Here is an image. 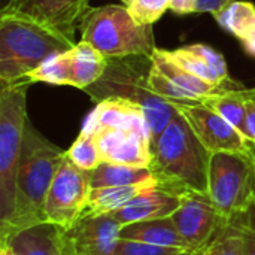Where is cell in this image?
<instances>
[{
    "mask_svg": "<svg viewBox=\"0 0 255 255\" xmlns=\"http://www.w3.org/2000/svg\"><path fill=\"white\" fill-rule=\"evenodd\" d=\"M64 157L66 151L49 142L27 121L16 170L15 212L7 230L0 233V244L22 229L45 223L46 196Z\"/></svg>",
    "mask_w": 255,
    "mask_h": 255,
    "instance_id": "obj_1",
    "label": "cell"
},
{
    "mask_svg": "<svg viewBox=\"0 0 255 255\" xmlns=\"http://www.w3.org/2000/svg\"><path fill=\"white\" fill-rule=\"evenodd\" d=\"M151 154L149 169L160 187L176 194L208 193L211 152L197 139L179 111L160 134Z\"/></svg>",
    "mask_w": 255,
    "mask_h": 255,
    "instance_id": "obj_2",
    "label": "cell"
},
{
    "mask_svg": "<svg viewBox=\"0 0 255 255\" xmlns=\"http://www.w3.org/2000/svg\"><path fill=\"white\" fill-rule=\"evenodd\" d=\"M151 67L152 60L146 55L108 58V67L103 76L85 91L97 103L106 99H124L139 105L149 128L152 151L160 134L173 120L178 108L151 91L148 85Z\"/></svg>",
    "mask_w": 255,
    "mask_h": 255,
    "instance_id": "obj_3",
    "label": "cell"
},
{
    "mask_svg": "<svg viewBox=\"0 0 255 255\" xmlns=\"http://www.w3.org/2000/svg\"><path fill=\"white\" fill-rule=\"evenodd\" d=\"M75 40L25 15L1 9L0 84L25 79L46 58L67 52Z\"/></svg>",
    "mask_w": 255,
    "mask_h": 255,
    "instance_id": "obj_4",
    "label": "cell"
},
{
    "mask_svg": "<svg viewBox=\"0 0 255 255\" xmlns=\"http://www.w3.org/2000/svg\"><path fill=\"white\" fill-rule=\"evenodd\" d=\"M21 79L0 84V233L6 232L15 212L16 170L27 118V88Z\"/></svg>",
    "mask_w": 255,
    "mask_h": 255,
    "instance_id": "obj_5",
    "label": "cell"
},
{
    "mask_svg": "<svg viewBox=\"0 0 255 255\" xmlns=\"http://www.w3.org/2000/svg\"><path fill=\"white\" fill-rule=\"evenodd\" d=\"M79 31L81 40L93 45L106 58L151 57L155 49L152 25L139 24L127 6L90 7L81 21Z\"/></svg>",
    "mask_w": 255,
    "mask_h": 255,
    "instance_id": "obj_6",
    "label": "cell"
},
{
    "mask_svg": "<svg viewBox=\"0 0 255 255\" xmlns=\"http://www.w3.org/2000/svg\"><path fill=\"white\" fill-rule=\"evenodd\" d=\"M255 152L211 154L208 196L229 223L255 202Z\"/></svg>",
    "mask_w": 255,
    "mask_h": 255,
    "instance_id": "obj_7",
    "label": "cell"
},
{
    "mask_svg": "<svg viewBox=\"0 0 255 255\" xmlns=\"http://www.w3.org/2000/svg\"><path fill=\"white\" fill-rule=\"evenodd\" d=\"M90 191L88 172L79 169L66 155L46 196L45 223L58 226L63 230L72 229L87 215Z\"/></svg>",
    "mask_w": 255,
    "mask_h": 255,
    "instance_id": "obj_8",
    "label": "cell"
},
{
    "mask_svg": "<svg viewBox=\"0 0 255 255\" xmlns=\"http://www.w3.org/2000/svg\"><path fill=\"white\" fill-rule=\"evenodd\" d=\"M179 208L172 221L193 251H205L227 221L214 206L208 193H181Z\"/></svg>",
    "mask_w": 255,
    "mask_h": 255,
    "instance_id": "obj_9",
    "label": "cell"
},
{
    "mask_svg": "<svg viewBox=\"0 0 255 255\" xmlns=\"http://www.w3.org/2000/svg\"><path fill=\"white\" fill-rule=\"evenodd\" d=\"M178 111L190 124L191 130L203 146L211 152H242L251 154L255 148L251 142L227 120L217 114L209 106L199 105H176Z\"/></svg>",
    "mask_w": 255,
    "mask_h": 255,
    "instance_id": "obj_10",
    "label": "cell"
},
{
    "mask_svg": "<svg viewBox=\"0 0 255 255\" xmlns=\"http://www.w3.org/2000/svg\"><path fill=\"white\" fill-rule=\"evenodd\" d=\"M3 9L25 15L73 40L90 0H9Z\"/></svg>",
    "mask_w": 255,
    "mask_h": 255,
    "instance_id": "obj_11",
    "label": "cell"
},
{
    "mask_svg": "<svg viewBox=\"0 0 255 255\" xmlns=\"http://www.w3.org/2000/svg\"><path fill=\"white\" fill-rule=\"evenodd\" d=\"M123 226L111 215H85L66 230L75 255H115Z\"/></svg>",
    "mask_w": 255,
    "mask_h": 255,
    "instance_id": "obj_12",
    "label": "cell"
},
{
    "mask_svg": "<svg viewBox=\"0 0 255 255\" xmlns=\"http://www.w3.org/2000/svg\"><path fill=\"white\" fill-rule=\"evenodd\" d=\"M94 136L103 161L134 167L151 166V143L146 136L120 128H102Z\"/></svg>",
    "mask_w": 255,
    "mask_h": 255,
    "instance_id": "obj_13",
    "label": "cell"
},
{
    "mask_svg": "<svg viewBox=\"0 0 255 255\" xmlns=\"http://www.w3.org/2000/svg\"><path fill=\"white\" fill-rule=\"evenodd\" d=\"M102 128L133 130L149 139V128L143 111L139 105L124 99H106L99 102L85 118L81 130L94 134Z\"/></svg>",
    "mask_w": 255,
    "mask_h": 255,
    "instance_id": "obj_14",
    "label": "cell"
},
{
    "mask_svg": "<svg viewBox=\"0 0 255 255\" xmlns=\"http://www.w3.org/2000/svg\"><path fill=\"white\" fill-rule=\"evenodd\" d=\"M179 194L158 185L140 193L111 215L124 227L134 223L169 218L179 208Z\"/></svg>",
    "mask_w": 255,
    "mask_h": 255,
    "instance_id": "obj_15",
    "label": "cell"
},
{
    "mask_svg": "<svg viewBox=\"0 0 255 255\" xmlns=\"http://www.w3.org/2000/svg\"><path fill=\"white\" fill-rule=\"evenodd\" d=\"M0 245H7L15 255H75L66 230L49 223L22 229Z\"/></svg>",
    "mask_w": 255,
    "mask_h": 255,
    "instance_id": "obj_16",
    "label": "cell"
},
{
    "mask_svg": "<svg viewBox=\"0 0 255 255\" xmlns=\"http://www.w3.org/2000/svg\"><path fill=\"white\" fill-rule=\"evenodd\" d=\"M120 239L136 241V242H143V244L158 245V247L191 250L184 241V238L179 235L170 217L124 226L120 232Z\"/></svg>",
    "mask_w": 255,
    "mask_h": 255,
    "instance_id": "obj_17",
    "label": "cell"
},
{
    "mask_svg": "<svg viewBox=\"0 0 255 255\" xmlns=\"http://www.w3.org/2000/svg\"><path fill=\"white\" fill-rule=\"evenodd\" d=\"M151 60L154 63L155 67H158L167 78H170L178 87L184 88L185 91L188 93H193L199 97H202L203 100L209 96H214V94H221V93H226L229 90L217 85V84H212V82H208L196 75H193L191 72H188L185 67H182L179 63H176L166 49H160V48H155L152 55H151Z\"/></svg>",
    "mask_w": 255,
    "mask_h": 255,
    "instance_id": "obj_18",
    "label": "cell"
},
{
    "mask_svg": "<svg viewBox=\"0 0 255 255\" xmlns=\"http://www.w3.org/2000/svg\"><path fill=\"white\" fill-rule=\"evenodd\" d=\"M70 63L72 87L79 90H87L97 82L108 67V58L84 40L75 43L70 49Z\"/></svg>",
    "mask_w": 255,
    "mask_h": 255,
    "instance_id": "obj_19",
    "label": "cell"
},
{
    "mask_svg": "<svg viewBox=\"0 0 255 255\" xmlns=\"http://www.w3.org/2000/svg\"><path fill=\"white\" fill-rule=\"evenodd\" d=\"M160 184L157 179L136 184V185H121V187H103V188H91L87 215H103L112 214L120 209L131 199L139 196L140 193L155 188Z\"/></svg>",
    "mask_w": 255,
    "mask_h": 255,
    "instance_id": "obj_20",
    "label": "cell"
},
{
    "mask_svg": "<svg viewBox=\"0 0 255 255\" xmlns=\"http://www.w3.org/2000/svg\"><path fill=\"white\" fill-rule=\"evenodd\" d=\"M154 179L155 178L149 167H134L108 161L100 163L96 169L88 172V181L91 188L136 185Z\"/></svg>",
    "mask_w": 255,
    "mask_h": 255,
    "instance_id": "obj_21",
    "label": "cell"
},
{
    "mask_svg": "<svg viewBox=\"0 0 255 255\" xmlns=\"http://www.w3.org/2000/svg\"><path fill=\"white\" fill-rule=\"evenodd\" d=\"M251 96H253V88L233 90V91L209 96L203 100V105L214 109L217 114H220L224 120H227L233 127H236L245 136L247 102Z\"/></svg>",
    "mask_w": 255,
    "mask_h": 255,
    "instance_id": "obj_22",
    "label": "cell"
},
{
    "mask_svg": "<svg viewBox=\"0 0 255 255\" xmlns=\"http://www.w3.org/2000/svg\"><path fill=\"white\" fill-rule=\"evenodd\" d=\"M214 16L224 30L241 42L255 30V4L247 0H235Z\"/></svg>",
    "mask_w": 255,
    "mask_h": 255,
    "instance_id": "obj_23",
    "label": "cell"
},
{
    "mask_svg": "<svg viewBox=\"0 0 255 255\" xmlns=\"http://www.w3.org/2000/svg\"><path fill=\"white\" fill-rule=\"evenodd\" d=\"M25 79L33 82H45L52 85L72 87V63L70 51L51 55L39 67H36Z\"/></svg>",
    "mask_w": 255,
    "mask_h": 255,
    "instance_id": "obj_24",
    "label": "cell"
},
{
    "mask_svg": "<svg viewBox=\"0 0 255 255\" xmlns=\"http://www.w3.org/2000/svg\"><path fill=\"white\" fill-rule=\"evenodd\" d=\"M148 85L151 91H154L158 97L173 103V105H199L203 103V99L185 91L184 88L178 87L170 78H167L158 67L154 66L148 75Z\"/></svg>",
    "mask_w": 255,
    "mask_h": 255,
    "instance_id": "obj_25",
    "label": "cell"
},
{
    "mask_svg": "<svg viewBox=\"0 0 255 255\" xmlns=\"http://www.w3.org/2000/svg\"><path fill=\"white\" fill-rule=\"evenodd\" d=\"M66 155L82 170H93L96 169L100 163H103L96 136L93 133L81 130L79 136L76 140L72 143V146L66 151Z\"/></svg>",
    "mask_w": 255,
    "mask_h": 255,
    "instance_id": "obj_26",
    "label": "cell"
},
{
    "mask_svg": "<svg viewBox=\"0 0 255 255\" xmlns=\"http://www.w3.org/2000/svg\"><path fill=\"white\" fill-rule=\"evenodd\" d=\"M206 250L211 255H244V238L241 230L229 221L221 227Z\"/></svg>",
    "mask_w": 255,
    "mask_h": 255,
    "instance_id": "obj_27",
    "label": "cell"
},
{
    "mask_svg": "<svg viewBox=\"0 0 255 255\" xmlns=\"http://www.w3.org/2000/svg\"><path fill=\"white\" fill-rule=\"evenodd\" d=\"M203 251H191V250H181V248H169V247H158L149 245L136 241H124L120 239L118 248L115 255H200Z\"/></svg>",
    "mask_w": 255,
    "mask_h": 255,
    "instance_id": "obj_28",
    "label": "cell"
},
{
    "mask_svg": "<svg viewBox=\"0 0 255 255\" xmlns=\"http://www.w3.org/2000/svg\"><path fill=\"white\" fill-rule=\"evenodd\" d=\"M127 7L139 24L152 25L170 7V0H134Z\"/></svg>",
    "mask_w": 255,
    "mask_h": 255,
    "instance_id": "obj_29",
    "label": "cell"
},
{
    "mask_svg": "<svg viewBox=\"0 0 255 255\" xmlns=\"http://www.w3.org/2000/svg\"><path fill=\"white\" fill-rule=\"evenodd\" d=\"M242 233L244 255H255V202L244 214L230 220Z\"/></svg>",
    "mask_w": 255,
    "mask_h": 255,
    "instance_id": "obj_30",
    "label": "cell"
},
{
    "mask_svg": "<svg viewBox=\"0 0 255 255\" xmlns=\"http://www.w3.org/2000/svg\"><path fill=\"white\" fill-rule=\"evenodd\" d=\"M245 136L255 148V97L253 96L247 102V117H245Z\"/></svg>",
    "mask_w": 255,
    "mask_h": 255,
    "instance_id": "obj_31",
    "label": "cell"
},
{
    "mask_svg": "<svg viewBox=\"0 0 255 255\" xmlns=\"http://www.w3.org/2000/svg\"><path fill=\"white\" fill-rule=\"evenodd\" d=\"M232 1H235V0H197L196 12L197 13H212V15H217L220 10H223Z\"/></svg>",
    "mask_w": 255,
    "mask_h": 255,
    "instance_id": "obj_32",
    "label": "cell"
},
{
    "mask_svg": "<svg viewBox=\"0 0 255 255\" xmlns=\"http://www.w3.org/2000/svg\"><path fill=\"white\" fill-rule=\"evenodd\" d=\"M197 6V0H170V10L178 15L194 13Z\"/></svg>",
    "mask_w": 255,
    "mask_h": 255,
    "instance_id": "obj_33",
    "label": "cell"
},
{
    "mask_svg": "<svg viewBox=\"0 0 255 255\" xmlns=\"http://www.w3.org/2000/svg\"><path fill=\"white\" fill-rule=\"evenodd\" d=\"M242 45H244V48H245V51L248 54H251V55L255 57V30L245 40H242Z\"/></svg>",
    "mask_w": 255,
    "mask_h": 255,
    "instance_id": "obj_34",
    "label": "cell"
},
{
    "mask_svg": "<svg viewBox=\"0 0 255 255\" xmlns=\"http://www.w3.org/2000/svg\"><path fill=\"white\" fill-rule=\"evenodd\" d=\"M0 255H15L7 245H0Z\"/></svg>",
    "mask_w": 255,
    "mask_h": 255,
    "instance_id": "obj_35",
    "label": "cell"
},
{
    "mask_svg": "<svg viewBox=\"0 0 255 255\" xmlns=\"http://www.w3.org/2000/svg\"><path fill=\"white\" fill-rule=\"evenodd\" d=\"M123 1H124V4H126V6H128V4H131L134 0H123Z\"/></svg>",
    "mask_w": 255,
    "mask_h": 255,
    "instance_id": "obj_36",
    "label": "cell"
},
{
    "mask_svg": "<svg viewBox=\"0 0 255 255\" xmlns=\"http://www.w3.org/2000/svg\"><path fill=\"white\" fill-rule=\"evenodd\" d=\"M200 255H211V254L208 253V250H205V251H203V253H202V254H200Z\"/></svg>",
    "mask_w": 255,
    "mask_h": 255,
    "instance_id": "obj_37",
    "label": "cell"
},
{
    "mask_svg": "<svg viewBox=\"0 0 255 255\" xmlns=\"http://www.w3.org/2000/svg\"><path fill=\"white\" fill-rule=\"evenodd\" d=\"M253 90H254V97H255V88H253Z\"/></svg>",
    "mask_w": 255,
    "mask_h": 255,
    "instance_id": "obj_38",
    "label": "cell"
},
{
    "mask_svg": "<svg viewBox=\"0 0 255 255\" xmlns=\"http://www.w3.org/2000/svg\"><path fill=\"white\" fill-rule=\"evenodd\" d=\"M254 164H255V157H254Z\"/></svg>",
    "mask_w": 255,
    "mask_h": 255,
    "instance_id": "obj_39",
    "label": "cell"
}]
</instances>
